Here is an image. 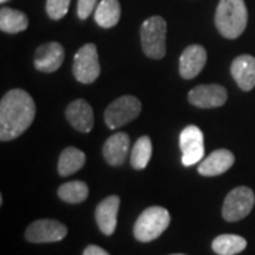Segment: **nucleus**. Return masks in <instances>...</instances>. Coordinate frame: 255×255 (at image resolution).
<instances>
[{
    "label": "nucleus",
    "mask_w": 255,
    "mask_h": 255,
    "mask_svg": "<svg viewBox=\"0 0 255 255\" xmlns=\"http://www.w3.org/2000/svg\"><path fill=\"white\" fill-rule=\"evenodd\" d=\"M97 1L98 0H78V6H77L78 17L81 18V20H85V18L90 17V14L95 10Z\"/></svg>",
    "instance_id": "nucleus-25"
},
{
    "label": "nucleus",
    "mask_w": 255,
    "mask_h": 255,
    "mask_svg": "<svg viewBox=\"0 0 255 255\" xmlns=\"http://www.w3.org/2000/svg\"><path fill=\"white\" fill-rule=\"evenodd\" d=\"M206 61H207V53L204 47L199 44L189 46L180 55V63H179L180 75L186 80L197 77L204 68Z\"/></svg>",
    "instance_id": "nucleus-12"
},
{
    "label": "nucleus",
    "mask_w": 255,
    "mask_h": 255,
    "mask_svg": "<svg viewBox=\"0 0 255 255\" xmlns=\"http://www.w3.org/2000/svg\"><path fill=\"white\" fill-rule=\"evenodd\" d=\"M64 61V48L60 43H46L37 48L34 67L41 73H54Z\"/></svg>",
    "instance_id": "nucleus-11"
},
{
    "label": "nucleus",
    "mask_w": 255,
    "mask_h": 255,
    "mask_svg": "<svg viewBox=\"0 0 255 255\" xmlns=\"http://www.w3.org/2000/svg\"><path fill=\"white\" fill-rule=\"evenodd\" d=\"M170 224V214L164 207H147L137 217L133 226V236L140 243H150L159 238Z\"/></svg>",
    "instance_id": "nucleus-3"
},
{
    "label": "nucleus",
    "mask_w": 255,
    "mask_h": 255,
    "mask_svg": "<svg viewBox=\"0 0 255 255\" xmlns=\"http://www.w3.org/2000/svg\"><path fill=\"white\" fill-rule=\"evenodd\" d=\"M180 150L182 162L184 166H193L199 163L204 157V135L199 127L189 125L180 133Z\"/></svg>",
    "instance_id": "nucleus-8"
},
{
    "label": "nucleus",
    "mask_w": 255,
    "mask_h": 255,
    "mask_svg": "<svg viewBox=\"0 0 255 255\" xmlns=\"http://www.w3.org/2000/svg\"><path fill=\"white\" fill-rule=\"evenodd\" d=\"M28 26L27 16L20 10L3 7L0 10V28L4 33L16 34L23 30H26Z\"/></svg>",
    "instance_id": "nucleus-21"
},
{
    "label": "nucleus",
    "mask_w": 255,
    "mask_h": 255,
    "mask_svg": "<svg viewBox=\"0 0 255 255\" xmlns=\"http://www.w3.org/2000/svg\"><path fill=\"white\" fill-rule=\"evenodd\" d=\"M166 28L163 17L152 16L146 18L140 27L142 50L149 58L160 60L166 54Z\"/></svg>",
    "instance_id": "nucleus-4"
},
{
    "label": "nucleus",
    "mask_w": 255,
    "mask_h": 255,
    "mask_svg": "<svg viewBox=\"0 0 255 255\" xmlns=\"http://www.w3.org/2000/svg\"><path fill=\"white\" fill-rule=\"evenodd\" d=\"M73 73L77 81L82 84H91L100 77L101 67L95 44H85L77 51L74 57Z\"/></svg>",
    "instance_id": "nucleus-7"
},
{
    "label": "nucleus",
    "mask_w": 255,
    "mask_h": 255,
    "mask_svg": "<svg viewBox=\"0 0 255 255\" xmlns=\"http://www.w3.org/2000/svg\"><path fill=\"white\" fill-rule=\"evenodd\" d=\"M119 204H121V199L118 196H110L97 206L95 210L97 224L105 236H112L117 230Z\"/></svg>",
    "instance_id": "nucleus-13"
},
{
    "label": "nucleus",
    "mask_w": 255,
    "mask_h": 255,
    "mask_svg": "<svg viewBox=\"0 0 255 255\" xmlns=\"http://www.w3.org/2000/svg\"><path fill=\"white\" fill-rule=\"evenodd\" d=\"M121 18V4L118 0H101L95 10V21L104 28L117 26Z\"/></svg>",
    "instance_id": "nucleus-18"
},
{
    "label": "nucleus",
    "mask_w": 255,
    "mask_h": 255,
    "mask_svg": "<svg viewBox=\"0 0 255 255\" xmlns=\"http://www.w3.org/2000/svg\"><path fill=\"white\" fill-rule=\"evenodd\" d=\"M142 111V104L133 95H124L111 102L105 110V124L110 129L124 127L139 117Z\"/></svg>",
    "instance_id": "nucleus-6"
},
{
    "label": "nucleus",
    "mask_w": 255,
    "mask_h": 255,
    "mask_svg": "<svg viewBox=\"0 0 255 255\" xmlns=\"http://www.w3.org/2000/svg\"><path fill=\"white\" fill-rule=\"evenodd\" d=\"M71 0H47V14L53 20H60L68 13Z\"/></svg>",
    "instance_id": "nucleus-24"
},
{
    "label": "nucleus",
    "mask_w": 255,
    "mask_h": 255,
    "mask_svg": "<svg viewBox=\"0 0 255 255\" xmlns=\"http://www.w3.org/2000/svg\"><path fill=\"white\" fill-rule=\"evenodd\" d=\"M172 255H184V254H172Z\"/></svg>",
    "instance_id": "nucleus-28"
},
{
    "label": "nucleus",
    "mask_w": 255,
    "mask_h": 255,
    "mask_svg": "<svg viewBox=\"0 0 255 255\" xmlns=\"http://www.w3.org/2000/svg\"><path fill=\"white\" fill-rule=\"evenodd\" d=\"M65 117L71 127L78 132L88 133L94 128V112L91 105L85 100L73 101L65 110Z\"/></svg>",
    "instance_id": "nucleus-14"
},
{
    "label": "nucleus",
    "mask_w": 255,
    "mask_h": 255,
    "mask_svg": "<svg viewBox=\"0 0 255 255\" xmlns=\"http://www.w3.org/2000/svg\"><path fill=\"white\" fill-rule=\"evenodd\" d=\"M130 140L125 132H117L107 139L104 145V157L111 166H121L125 163L129 153Z\"/></svg>",
    "instance_id": "nucleus-17"
},
{
    "label": "nucleus",
    "mask_w": 255,
    "mask_h": 255,
    "mask_svg": "<svg viewBox=\"0 0 255 255\" xmlns=\"http://www.w3.org/2000/svg\"><path fill=\"white\" fill-rule=\"evenodd\" d=\"M0 1H1V3H6V1H7V0H0Z\"/></svg>",
    "instance_id": "nucleus-27"
},
{
    "label": "nucleus",
    "mask_w": 255,
    "mask_h": 255,
    "mask_svg": "<svg viewBox=\"0 0 255 255\" xmlns=\"http://www.w3.org/2000/svg\"><path fill=\"white\" fill-rule=\"evenodd\" d=\"M227 90L219 84H204L197 85L189 92V102L194 107L203 110L219 108L227 101Z\"/></svg>",
    "instance_id": "nucleus-10"
},
{
    "label": "nucleus",
    "mask_w": 255,
    "mask_h": 255,
    "mask_svg": "<svg viewBox=\"0 0 255 255\" xmlns=\"http://www.w3.org/2000/svg\"><path fill=\"white\" fill-rule=\"evenodd\" d=\"M58 197L70 204L82 203L88 197V186H87V183L80 182V180L64 183L58 189Z\"/></svg>",
    "instance_id": "nucleus-23"
},
{
    "label": "nucleus",
    "mask_w": 255,
    "mask_h": 255,
    "mask_svg": "<svg viewBox=\"0 0 255 255\" xmlns=\"http://www.w3.org/2000/svg\"><path fill=\"white\" fill-rule=\"evenodd\" d=\"M36 117V104L23 90L6 92L0 102V139L13 140L24 133Z\"/></svg>",
    "instance_id": "nucleus-1"
},
{
    "label": "nucleus",
    "mask_w": 255,
    "mask_h": 255,
    "mask_svg": "<svg viewBox=\"0 0 255 255\" xmlns=\"http://www.w3.org/2000/svg\"><path fill=\"white\" fill-rule=\"evenodd\" d=\"M85 153L77 147H65L58 160V173L63 177L75 173L85 164Z\"/></svg>",
    "instance_id": "nucleus-20"
},
{
    "label": "nucleus",
    "mask_w": 255,
    "mask_h": 255,
    "mask_svg": "<svg viewBox=\"0 0 255 255\" xmlns=\"http://www.w3.org/2000/svg\"><path fill=\"white\" fill-rule=\"evenodd\" d=\"M231 74L243 91H251L255 87V57L238 55L231 64Z\"/></svg>",
    "instance_id": "nucleus-16"
},
{
    "label": "nucleus",
    "mask_w": 255,
    "mask_h": 255,
    "mask_svg": "<svg viewBox=\"0 0 255 255\" xmlns=\"http://www.w3.org/2000/svg\"><path fill=\"white\" fill-rule=\"evenodd\" d=\"M236 157L233 155V152H230L227 149H219L214 150L213 153H210L204 160H201L199 164V173L201 176H219L227 172L228 169L234 164Z\"/></svg>",
    "instance_id": "nucleus-15"
},
{
    "label": "nucleus",
    "mask_w": 255,
    "mask_h": 255,
    "mask_svg": "<svg viewBox=\"0 0 255 255\" xmlns=\"http://www.w3.org/2000/svg\"><path fill=\"white\" fill-rule=\"evenodd\" d=\"M211 248L217 255H237L247 248V240L236 234H221L213 240Z\"/></svg>",
    "instance_id": "nucleus-19"
},
{
    "label": "nucleus",
    "mask_w": 255,
    "mask_h": 255,
    "mask_svg": "<svg viewBox=\"0 0 255 255\" xmlns=\"http://www.w3.org/2000/svg\"><path fill=\"white\" fill-rule=\"evenodd\" d=\"M152 157V140L149 136H140L135 142L130 152V164L133 169H145Z\"/></svg>",
    "instance_id": "nucleus-22"
},
{
    "label": "nucleus",
    "mask_w": 255,
    "mask_h": 255,
    "mask_svg": "<svg viewBox=\"0 0 255 255\" xmlns=\"http://www.w3.org/2000/svg\"><path fill=\"white\" fill-rule=\"evenodd\" d=\"M82 255H110L104 248H101L98 246H88L84 250Z\"/></svg>",
    "instance_id": "nucleus-26"
},
{
    "label": "nucleus",
    "mask_w": 255,
    "mask_h": 255,
    "mask_svg": "<svg viewBox=\"0 0 255 255\" xmlns=\"http://www.w3.org/2000/svg\"><path fill=\"white\" fill-rule=\"evenodd\" d=\"M248 11L244 0H220L216 10V26L226 38H238L244 33Z\"/></svg>",
    "instance_id": "nucleus-2"
},
{
    "label": "nucleus",
    "mask_w": 255,
    "mask_h": 255,
    "mask_svg": "<svg viewBox=\"0 0 255 255\" xmlns=\"http://www.w3.org/2000/svg\"><path fill=\"white\" fill-rule=\"evenodd\" d=\"M67 227L57 220H37L26 230V240L34 244L57 243L67 236Z\"/></svg>",
    "instance_id": "nucleus-9"
},
{
    "label": "nucleus",
    "mask_w": 255,
    "mask_h": 255,
    "mask_svg": "<svg viewBox=\"0 0 255 255\" xmlns=\"http://www.w3.org/2000/svg\"><path fill=\"white\" fill-rule=\"evenodd\" d=\"M255 194L250 187L240 186L230 191L223 204V217L226 221L236 223L246 219L254 209Z\"/></svg>",
    "instance_id": "nucleus-5"
}]
</instances>
